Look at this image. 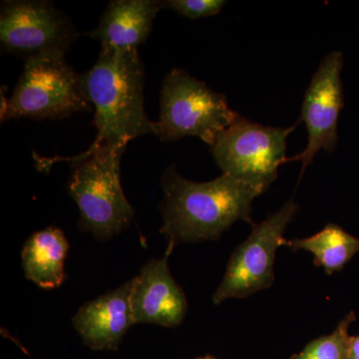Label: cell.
I'll list each match as a JSON object with an SVG mask.
<instances>
[{"label":"cell","instance_id":"obj_1","mask_svg":"<svg viewBox=\"0 0 359 359\" xmlns=\"http://www.w3.org/2000/svg\"><path fill=\"white\" fill-rule=\"evenodd\" d=\"M160 233L169 245L218 240L236 222L255 226L250 218L252 202L264 193L259 187L223 174L205 183L187 180L174 164L161 180Z\"/></svg>","mask_w":359,"mask_h":359},{"label":"cell","instance_id":"obj_2","mask_svg":"<svg viewBox=\"0 0 359 359\" xmlns=\"http://www.w3.org/2000/svg\"><path fill=\"white\" fill-rule=\"evenodd\" d=\"M82 95L95 110L97 136L85 152L126 148L145 135L157 136L144 106L145 69L138 50L101 44L98 58L78 75Z\"/></svg>","mask_w":359,"mask_h":359},{"label":"cell","instance_id":"obj_3","mask_svg":"<svg viewBox=\"0 0 359 359\" xmlns=\"http://www.w3.org/2000/svg\"><path fill=\"white\" fill-rule=\"evenodd\" d=\"M126 148L100 149L73 157H35L41 170L58 162L72 165L67 191L80 212V231L99 241L110 240L129 228L134 209L123 192L120 166Z\"/></svg>","mask_w":359,"mask_h":359},{"label":"cell","instance_id":"obj_4","mask_svg":"<svg viewBox=\"0 0 359 359\" xmlns=\"http://www.w3.org/2000/svg\"><path fill=\"white\" fill-rule=\"evenodd\" d=\"M224 94L208 87L182 68H173L163 81L160 118L156 122L162 142L198 137L211 147L217 136L240 117Z\"/></svg>","mask_w":359,"mask_h":359},{"label":"cell","instance_id":"obj_5","mask_svg":"<svg viewBox=\"0 0 359 359\" xmlns=\"http://www.w3.org/2000/svg\"><path fill=\"white\" fill-rule=\"evenodd\" d=\"M78 75L61 54L25 59L13 96L0 112L1 123L61 120L75 113L89 112L92 106L82 95Z\"/></svg>","mask_w":359,"mask_h":359},{"label":"cell","instance_id":"obj_6","mask_svg":"<svg viewBox=\"0 0 359 359\" xmlns=\"http://www.w3.org/2000/svg\"><path fill=\"white\" fill-rule=\"evenodd\" d=\"M295 127L264 126L240 116L210 148L223 174L266 192L278 177V168L287 163V139Z\"/></svg>","mask_w":359,"mask_h":359},{"label":"cell","instance_id":"obj_7","mask_svg":"<svg viewBox=\"0 0 359 359\" xmlns=\"http://www.w3.org/2000/svg\"><path fill=\"white\" fill-rule=\"evenodd\" d=\"M297 211L299 204L292 199L264 222L255 224L247 240L231 254L223 280L212 295L215 304L245 299L273 285L276 250L285 245L287 240L283 235Z\"/></svg>","mask_w":359,"mask_h":359},{"label":"cell","instance_id":"obj_8","mask_svg":"<svg viewBox=\"0 0 359 359\" xmlns=\"http://www.w3.org/2000/svg\"><path fill=\"white\" fill-rule=\"evenodd\" d=\"M79 37L69 16L46 0H6L0 6L2 51L27 59L65 55Z\"/></svg>","mask_w":359,"mask_h":359},{"label":"cell","instance_id":"obj_9","mask_svg":"<svg viewBox=\"0 0 359 359\" xmlns=\"http://www.w3.org/2000/svg\"><path fill=\"white\" fill-rule=\"evenodd\" d=\"M344 55L340 51L330 52L323 59L306 89L302 108V120L308 131V145L287 162L301 161L302 176L311 166L320 150L334 152L339 142L337 124L344 107L341 70Z\"/></svg>","mask_w":359,"mask_h":359},{"label":"cell","instance_id":"obj_10","mask_svg":"<svg viewBox=\"0 0 359 359\" xmlns=\"http://www.w3.org/2000/svg\"><path fill=\"white\" fill-rule=\"evenodd\" d=\"M174 249L168 247L159 259H151L132 278L131 306L136 323H151L165 327L181 325L188 311L184 290L169 269V257Z\"/></svg>","mask_w":359,"mask_h":359},{"label":"cell","instance_id":"obj_11","mask_svg":"<svg viewBox=\"0 0 359 359\" xmlns=\"http://www.w3.org/2000/svg\"><path fill=\"white\" fill-rule=\"evenodd\" d=\"M133 280L84 304L73 325L85 346L93 351H117L123 337L135 325L131 306Z\"/></svg>","mask_w":359,"mask_h":359},{"label":"cell","instance_id":"obj_12","mask_svg":"<svg viewBox=\"0 0 359 359\" xmlns=\"http://www.w3.org/2000/svg\"><path fill=\"white\" fill-rule=\"evenodd\" d=\"M161 9L157 0H113L88 35L101 44L138 50L150 35Z\"/></svg>","mask_w":359,"mask_h":359},{"label":"cell","instance_id":"obj_13","mask_svg":"<svg viewBox=\"0 0 359 359\" xmlns=\"http://www.w3.org/2000/svg\"><path fill=\"white\" fill-rule=\"evenodd\" d=\"M69 243L65 233L56 226L32 233L21 252L25 278L39 287L56 289L65 283V262Z\"/></svg>","mask_w":359,"mask_h":359},{"label":"cell","instance_id":"obj_14","mask_svg":"<svg viewBox=\"0 0 359 359\" xmlns=\"http://www.w3.org/2000/svg\"><path fill=\"white\" fill-rule=\"evenodd\" d=\"M285 245L292 252L304 250L311 252L314 266L325 269L327 276L342 271L359 252V238L332 223L311 237L287 240Z\"/></svg>","mask_w":359,"mask_h":359},{"label":"cell","instance_id":"obj_15","mask_svg":"<svg viewBox=\"0 0 359 359\" xmlns=\"http://www.w3.org/2000/svg\"><path fill=\"white\" fill-rule=\"evenodd\" d=\"M355 318V313L351 311L339 321L334 332L311 340L304 351L290 359H348L353 341L348 330Z\"/></svg>","mask_w":359,"mask_h":359},{"label":"cell","instance_id":"obj_16","mask_svg":"<svg viewBox=\"0 0 359 359\" xmlns=\"http://www.w3.org/2000/svg\"><path fill=\"white\" fill-rule=\"evenodd\" d=\"M163 8L172 9L189 20L209 18L221 13L226 1L224 0H166L160 1Z\"/></svg>","mask_w":359,"mask_h":359},{"label":"cell","instance_id":"obj_17","mask_svg":"<svg viewBox=\"0 0 359 359\" xmlns=\"http://www.w3.org/2000/svg\"><path fill=\"white\" fill-rule=\"evenodd\" d=\"M348 359H359V335L353 337Z\"/></svg>","mask_w":359,"mask_h":359},{"label":"cell","instance_id":"obj_18","mask_svg":"<svg viewBox=\"0 0 359 359\" xmlns=\"http://www.w3.org/2000/svg\"><path fill=\"white\" fill-rule=\"evenodd\" d=\"M198 359H216V358H212V356H205V358H200Z\"/></svg>","mask_w":359,"mask_h":359}]
</instances>
